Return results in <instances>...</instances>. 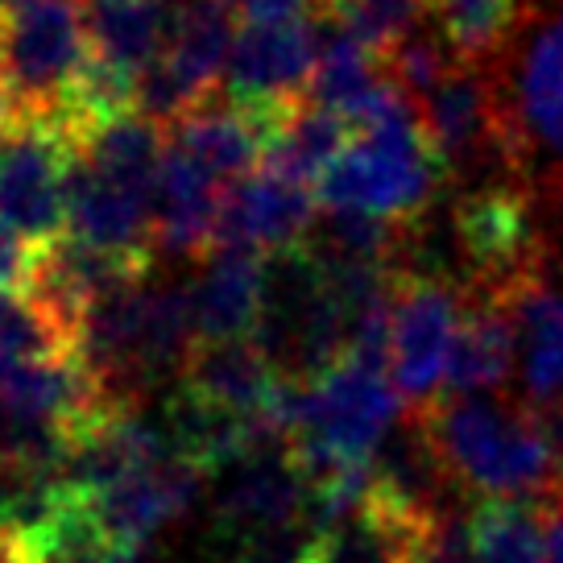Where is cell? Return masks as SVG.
Masks as SVG:
<instances>
[{
    "label": "cell",
    "mask_w": 563,
    "mask_h": 563,
    "mask_svg": "<svg viewBox=\"0 0 563 563\" xmlns=\"http://www.w3.org/2000/svg\"><path fill=\"white\" fill-rule=\"evenodd\" d=\"M91 54L137 75L170 42L175 0H84Z\"/></svg>",
    "instance_id": "cell-18"
},
{
    "label": "cell",
    "mask_w": 563,
    "mask_h": 563,
    "mask_svg": "<svg viewBox=\"0 0 563 563\" xmlns=\"http://www.w3.org/2000/svg\"><path fill=\"white\" fill-rule=\"evenodd\" d=\"M468 290L443 274H394L389 299V377L406 410H427L443 398Z\"/></svg>",
    "instance_id": "cell-6"
},
{
    "label": "cell",
    "mask_w": 563,
    "mask_h": 563,
    "mask_svg": "<svg viewBox=\"0 0 563 563\" xmlns=\"http://www.w3.org/2000/svg\"><path fill=\"white\" fill-rule=\"evenodd\" d=\"M319 216L316 187H302L274 170L241 178L224 187L216 249H253V253H278L307 241Z\"/></svg>",
    "instance_id": "cell-10"
},
{
    "label": "cell",
    "mask_w": 563,
    "mask_h": 563,
    "mask_svg": "<svg viewBox=\"0 0 563 563\" xmlns=\"http://www.w3.org/2000/svg\"><path fill=\"white\" fill-rule=\"evenodd\" d=\"M431 530L435 522H419L410 514L394 510L369 489V501L361 510L319 539L311 563H410L415 547Z\"/></svg>",
    "instance_id": "cell-19"
},
{
    "label": "cell",
    "mask_w": 563,
    "mask_h": 563,
    "mask_svg": "<svg viewBox=\"0 0 563 563\" xmlns=\"http://www.w3.org/2000/svg\"><path fill=\"white\" fill-rule=\"evenodd\" d=\"M4 13H0V104H4Z\"/></svg>",
    "instance_id": "cell-35"
},
{
    "label": "cell",
    "mask_w": 563,
    "mask_h": 563,
    "mask_svg": "<svg viewBox=\"0 0 563 563\" xmlns=\"http://www.w3.org/2000/svg\"><path fill=\"white\" fill-rule=\"evenodd\" d=\"M0 361H75V335L25 290H0Z\"/></svg>",
    "instance_id": "cell-26"
},
{
    "label": "cell",
    "mask_w": 563,
    "mask_h": 563,
    "mask_svg": "<svg viewBox=\"0 0 563 563\" xmlns=\"http://www.w3.org/2000/svg\"><path fill=\"white\" fill-rule=\"evenodd\" d=\"M443 191L452 187L422 133L419 108H406L398 117L356 133L344 158L316 183L319 208L365 211L402 229L422 224Z\"/></svg>",
    "instance_id": "cell-2"
},
{
    "label": "cell",
    "mask_w": 563,
    "mask_h": 563,
    "mask_svg": "<svg viewBox=\"0 0 563 563\" xmlns=\"http://www.w3.org/2000/svg\"><path fill=\"white\" fill-rule=\"evenodd\" d=\"M25 4H37V0H0V9H4V13H13V9H25Z\"/></svg>",
    "instance_id": "cell-36"
},
{
    "label": "cell",
    "mask_w": 563,
    "mask_h": 563,
    "mask_svg": "<svg viewBox=\"0 0 563 563\" xmlns=\"http://www.w3.org/2000/svg\"><path fill=\"white\" fill-rule=\"evenodd\" d=\"M464 497L547 506L563 481V456L527 402L501 394H443L415 410Z\"/></svg>",
    "instance_id": "cell-1"
},
{
    "label": "cell",
    "mask_w": 563,
    "mask_h": 563,
    "mask_svg": "<svg viewBox=\"0 0 563 563\" xmlns=\"http://www.w3.org/2000/svg\"><path fill=\"white\" fill-rule=\"evenodd\" d=\"M91 58L79 0H37L4 13V96L13 117L58 121Z\"/></svg>",
    "instance_id": "cell-5"
},
{
    "label": "cell",
    "mask_w": 563,
    "mask_h": 563,
    "mask_svg": "<svg viewBox=\"0 0 563 563\" xmlns=\"http://www.w3.org/2000/svg\"><path fill=\"white\" fill-rule=\"evenodd\" d=\"M0 563H34V551L21 539L18 530H4L0 534Z\"/></svg>",
    "instance_id": "cell-33"
},
{
    "label": "cell",
    "mask_w": 563,
    "mask_h": 563,
    "mask_svg": "<svg viewBox=\"0 0 563 563\" xmlns=\"http://www.w3.org/2000/svg\"><path fill=\"white\" fill-rule=\"evenodd\" d=\"M319 54V21L241 25L224 75V96L236 104H299L311 91Z\"/></svg>",
    "instance_id": "cell-9"
},
{
    "label": "cell",
    "mask_w": 563,
    "mask_h": 563,
    "mask_svg": "<svg viewBox=\"0 0 563 563\" xmlns=\"http://www.w3.org/2000/svg\"><path fill=\"white\" fill-rule=\"evenodd\" d=\"M332 0H236L245 25H274V21H323Z\"/></svg>",
    "instance_id": "cell-29"
},
{
    "label": "cell",
    "mask_w": 563,
    "mask_h": 563,
    "mask_svg": "<svg viewBox=\"0 0 563 563\" xmlns=\"http://www.w3.org/2000/svg\"><path fill=\"white\" fill-rule=\"evenodd\" d=\"M216 530L236 543L253 530L311 514V485L295 456H245L216 473Z\"/></svg>",
    "instance_id": "cell-13"
},
{
    "label": "cell",
    "mask_w": 563,
    "mask_h": 563,
    "mask_svg": "<svg viewBox=\"0 0 563 563\" xmlns=\"http://www.w3.org/2000/svg\"><path fill=\"white\" fill-rule=\"evenodd\" d=\"M473 563H551L547 514L534 501H476L468 510Z\"/></svg>",
    "instance_id": "cell-22"
},
{
    "label": "cell",
    "mask_w": 563,
    "mask_h": 563,
    "mask_svg": "<svg viewBox=\"0 0 563 563\" xmlns=\"http://www.w3.org/2000/svg\"><path fill=\"white\" fill-rule=\"evenodd\" d=\"M514 319V398L534 415L563 406V249L497 290Z\"/></svg>",
    "instance_id": "cell-8"
},
{
    "label": "cell",
    "mask_w": 563,
    "mask_h": 563,
    "mask_svg": "<svg viewBox=\"0 0 563 563\" xmlns=\"http://www.w3.org/2000/svg\"><path fill=\"white\" fill-rule=\"evenodd\" d=\"M501 141L514 183L551 195L563 187V30L539 9L510 51L493 63Z\"/></svg>",
    "instance_id": "cell-3"
},
{
    "label": "cell",
    "mask_w": 563,
    "mask_h": 563,
    "mask_svg": "<svg viewBox=\"0 0 563 563\" xmlns=\"http://www.w3.org/2000/svg\"><path fill=\"white\" fill-rule=\"evenodd\" d=\"M21 476H25V473H18V468H4V464H0V534L9 530V522H13V506H18Z\"/></svg>",
    "instance_id": "cell-31"
},
{
    "label": "cell",
    "mask_w": 563,
    "mask_h": 563,
    "mask_svg": "<svg viewBox=\"0 0 563 563\" xmlns=\"http://www.w3.org/2000/svg\"><path fill=\"white\" fill-rule=\"evenodd\" d=\"M555 21H560V30H563V9H560V18H555Z\"/></svg>",
    "instance_id": "cell-38"
},
{
    "label": "cell",
    "mask_w": 563,
    "mask_h": 563,
    "mask_svg": "<svg viewBox=\"0 0 563 563\" xmlns=\"http://www.w3.org/2000/svg\"><path fill=\"white\" fill-rule=\"evenodd\" d=\"M452 241H456L460 282L468 290H506L527 278L534 265L555 253L539 195L527 183H489L460 191L452 203Z\"/></svg>",
    "instance_id": "cell-4"
},
{
    "label": "cell",
    "mask_w": 563,
    "mask_h": 563,
    "mask_svg": "<svg viewBox=\"0 0 563 563\" xmlns=\"http://www.w3.org/2000/svg\"><path fill=\"white\" fill-rule=\"evenodd\" d=\"M543 203V216H547V229H551V236H555V245L563 249V187L560 191H551L539 199Z\"/></svg>",
    "instance_id": "cell-34"
},
{
    "label": "cell",
    "mask_w": 563,
    "mask_h": 563,
    "mask_svg": "<svg viewBox=\"0 0 563 563\" xmlns=\"http://www.w3.org/2000/svg\"><path fill=\"white\" fill-rule=\"evenodd\" d=\"M75 137L58 121L9 117L0 129V224L34 249L67 236V175Z\"/></svg>",
    "instance_id": "cell-7"
},
{
    "label": "cell",
    "mask_w": 563,
    "mask_h": 563,
    "mask_svg": "<svg viewBox=\"0 0 563 563\" xmlns=\"http://www.w3.org/2000/svg\"><path fill=\"white\" fill-rule=\"evenodd\" d=\"M386 67H389V75L398 79V88H402L406 96L415 100V108H419L460 63H456V54L448 51V42H443L440 34L419 30V34L406 37L402 46L389 54Z\"/></svg>",
    "instance_id": "cell-27"
},
{
    "label": "cell",
    "mask_w": 563,
    "mask_h": 563,
    "mask_svg": "<svg viewBox=\"0 0 563 563\" xmlns=\"http://www.w3.org/2000/svg\"><path fill=\"white\" fill-rule=\"evenodd\" d=\"M67 232L117 257L154 262V195L100 175L75 154L67 175Z\"/></svg>",
    "instance_id": "cell-12"
},
{
    "label": "cell",
    "mask_w": 563,
    "mask_h": 563,
    "mask_svg": "<svg viewBox=\"0 0 563 563\" xmlns=\"http://www.w3.org/2000/svg\"><path fill=\"white\" fill-rule=\"evenodd\" d=\"M501 389H514L510 307H506L501 295L468 290L443 394H501Z\"/></svg>",
    "instance_id": "cell-15"
},
{
    "label": "cell",
    "mask_w": 563,
    "mask_h": 563,
    "mask_svg": "<svg viewBox=\"0 0 563 563\" xmlns=\"http://www.w3.org/2000/svg\"><path fill=\"white\" fill-rule=\"evenodd\" d=\"M183 382L236 419H257V415H269L282 377L265 361L257 340L245 335V340H203L191 352Z\"/></svg>",
    "instance_id": "cell-16"
},
{
    "label": "cell",
    "mask_w": 563,
    "mask_h": 563,
    "mask_svg": "<svg viewBox=\"0 0 563 563\" xmlns=\"http://www.w3.org/2000/svg\"><path fill=\"white\" fill-rule=\"evenodd\" d=\"M25 543L34 551V563H112L121 555V547L108 539L91 497L84 493H67L63 510Z\"/></svg>",
    "instance_id": "cell-24"
},
{
    "label": "cell",
    "mask_w": 563,
    "mask_h": 563,
    "mask_svg": "<svg viewBox=\"0 0 563 563\" xmlns=\"http://www.w3.org/2000/svg\"><path fill=\"white\" fill-rule=\"evenodd\" d=\"M427 18L460 67H493L527 30L534 9L522 0H427Z\"/></svg>",
    "instance_id": "cell-20"
},
{
    "label": "cell",
    "mask_w": 563,
    "mask_h": 563,
    "mask_svg": "<svg viewBox=\"0 0 563 563\" xmlns=\"http://www.w3.org/2000/svg\"><path fill=\"white\" fill-rule=\"evenodd\" d=\"M352 137L356 133H352V124L340 112H328V108L302 100L290 112V121L282 124L278 141L265 150L262 170H274V175L302 183V187H316L319 178L344 158Z\"/></svg>",
    "instance_id": "cell-21"
},
{
    "label": "cell",
    "mask_w": 563,
    "mask_h": 563,
    "mask_svg": "<svg viewBox=\"0 0 563 563\" xmlns=\"http://www.w3.org/2000/svg\"><path fill=\"white\" fill-rule=\"evenodd\" d=\"M323 21L377 58H389L431 18H427V0H332Z\"/></svg>",
    "instance_id": "cell-25"
},
{
    "label": "cell",
    "mask_w": 563,
    "mask_h": 563,
    "mask_svg": "<svg viewBox=\"0 0 563 563\" xmlns=\"http://www.w3.org/2000/svg\"><path fill=\"white\" fill-rule=\"evenodd\" d=\"M410 563H473V543H468V514H443L435 530L415 547Z\"/></svg>",
    "instance_id": "cell-28"
},
{
    "label": "cell",
    "mask_w": 563,
    "mask_h": 563,
    "mask_svg": "<svg viewBox=\"0 0 563 563\" xmlns=\"http://www.w3.org/2000/svg\"><path fill=\"white\" fill-rule=\"evenodd\" d=\"M241 25L245 21L236 13V0H175V25L162 54L211 100L224 88Z\"/></svg>",
    "instance_id": "cell-17"
},
{
    "label": "cell",
    "mask_w": 563,
    "mask_h": 563,
    "mask_svg": "<svg viewBox=\"0 0 563 563\" xmlns=\"http://www.w3.org/2000/svg\"><path fill=\"white\" fill-rule=\"evenodd\" d=\"M203 485H208V473L199 464L166 456L141 473L124 476L121 485L96 493L91 506L112 543L121 551H141L158 530L191 510Z\"/></svg>",
    "instance_id": "cell-11"
},
{
    "label": "cell",
    "mask_w": 563,
    "mask_h": 563,
    "mask_svg": "<svg viewBox=\"0 0 563 563\" xmlns=\"http://www.w3.org/2000/svg\"><path fill=\"white\" fill-rule=\"evenodd\" d=\"M70 431L75 427H67L63 419L0 398V464L4 468L58 476L70 448Z\"/></svg>",
    "instance_id": "cell-23"
},
{
    "label": "cell",
    "mask_w": 563,
    "mask_h": 563,
    "mask_svg": "<svg viewBox=\"0 0 563 563\" xmlns=\"http://www.w3.org/2000/svg\"><path fill=\"white\" fill-rule=\"evenodd\" d=\"M112 563H145V560H141V551H121Z\"/></svg>",
    "instance_id": "cell-37"
},
{
    "label": "cell",
    "mask_w": 563,
    "mask_h": 563,
    "mask_svg": "<svg viewBox=\"0 0 563 563\" xmlns=\"http://www.w3.org/2000/svg\"><path fill=\"white\" fill-rule=\"evenodd\" d=\"M547 514V555L551 563H563V510L560 506H543Z\"/></svg>",
    "instance_id": "cell-32"
},
{
    "label": "cell",
    "mask_w": 563,
    "mask_h": 563,
    "mask_svg": "<svg viewBox=\"0 0 563 563\" xmlns=\"http://www.w3.org/2000/svg\"><path fill=\"white\" fill-rule=\"evenodd\" d=\"M265 253L253 249H211L203 269L191 278V311L203 340H245L262 316Z\"/></svg>",
    "instance_id": "cell-14"
},
{
    "label": "cell",
    "mask_w": 563,
    "mask_h": 563,
    "mask_svg": "<svg viewBox=\"0 0 563 563\" xmlns=\"http://www.w3.org/2000/svg\"><path fill=\"white\" fill-rule=\"evenodd\" d=\"M34 257L37 249L25 236L0 224V290H25L34 274Z\"/></svg>",
    "instance_id": "cell-30"
}]
</instances>
